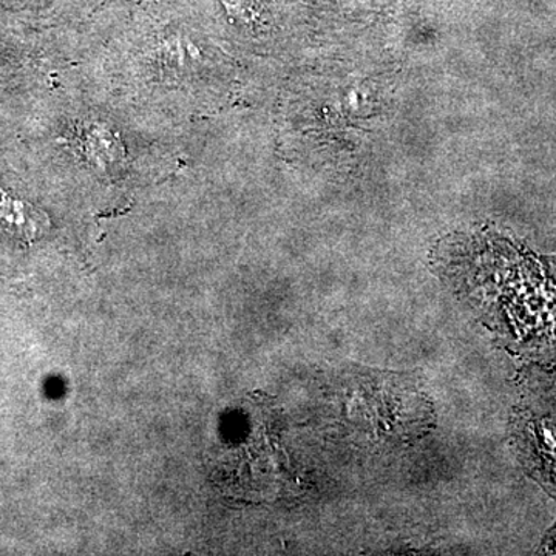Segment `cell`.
Returning <instances> with one entry per match:
<instances>
[{
    "mask_svg": "<svg viewBox=\"0 0 556 556\" xmlns=\"http://www.w3.org/2000/svg\"><path fill=\"white\" fill-rule=\"evenodd\" d=\"M46 226L47 218L42 212L0 190V229L20 237L21 240L31 241L38 239Z\"/></svg>",
    "mask_w": 556,
    "mask_h": 556,
    "instance_id": "obj_1",
    "label": "cell"
},
{
    "mask_svg": "<svg viewBox=\"0 0 556 556\" xmlns=\"http://www.w3.org/2000/svg\"><path fill=\"white\" fill-rule=\"evenodd\" d=\"M17 2L24 3V5L30 7H49L54 0H17Z\"/></svg>",
    "mask_w": 556,
    "mask_h": 556,
    "instance_id": "obj_2",
    "label": "cell"
}]
</instances>
